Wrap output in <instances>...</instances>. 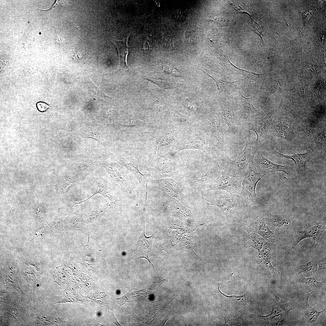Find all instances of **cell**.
I'll list each match as a JSON object with an SVG mask.
<instances>
[{
  "instance_id": "obj_2",
  "label": "cell",
  "mask_w": 326,
  "mask_h": 326,
  "mask_svg": "<svg viewBox=\"0 0 326 326\" xmlns=\"http://www.w3.org/2000/svg\"><path fill=\"white\" fill-rule=\"evenodd\" d=\"M264 175L257 171L252 162L249 164L245 174L242 183L241 193L244 202L246 203H254L258 200L256 193V187L258 182Z\"/></svg>"
},
{
  "instance_id": "obj_23",
  "label": "cell",
  "mask_w": 326,
  "mask_h": 326,
  "mask_svg": "<svg viewBox=\"0 0 326 326\" xmlns=\"http://www.w3.org/2000/svg\"><path fill=\"white\" fill-rule=\"evenodd\" d=\"M259 255L262 264L266 270L273 274H276L277 272L276 269L273 267L271 263L270 250L267 247L264 246L259 251Z\"/></svg>"
},
{
  "instance_id": "obj_27",
  "label": "cell",
  "mask_w": 326,
  "mask_h": 326,
  "mask_svg": "<svg viewBox=\"0 0 326 326\" xmlns=\"http://www.w3.org/2000/svg\"><path fill=\"white\" fill-rule=\"evenodd\" d=\"M234 70L242 75L245 79L252 80L259 82L262 80L264 75L263 74H257L252 72L241 69L233 66Z\"/></svg>"
},
{
  "instance_id": "obj_34",
  "label": "cell",
  "mask_w": 326,
  "mask_h": 326,
  "mask_svg": "<svg viewBox=\"0 0 326 326\" xmlns=\"http://www.w3.org/2000/svg\"><path fill=\"white\" fill-rule=\"evenodd\" d=\"M215 20L221 26H227L229 21L228 19L222 17H218L215 18Z\"/></svg>"
},
{
  "instance_id": "obj_37",
  "label": "cell",
  "mask_w": 326,
  "mask_h": 326,
  "mask_svg": "<svg viewBox=\"0 0 326 326\" xmlns=\"http://www.w3.org/2000/svg\"><path fill=\"white\" fill-rule=\"evenodd\" d=\"M186 106L192 110L196 111L198 109V106L195 103L193 102H188L186 104Z\"/></svg>"
},
{
  "instance_id": "obj_35",
  "label": "cell",
  "mask_w": 326,
  "mask_h": 326,
  "mask_svg": "<svg viewBox=\"0 0 326 326\" xmlns=\"http://www.w3.org/2000/svg\"><path fill=\"white\" fill-rule=\"evenodd\" d=\"M50 106L43 102H39L37 104V107L38 110L42 112L46 111L50 107Z\"/></svg>"
},
{
  "instance_id": "obj_33",
  "label": "cell",
  "mask_w": 326,
  "mask_h": 326,
  "mask_svg": "<svg viewBox=\"0 0 326 326\" xmlns=\"http://www.w3.org/2000/svg\"><path fill=\"white\" fill-rule=\"evenodd\" d=\"M173 115L175 120L181 124H186L188 122V120L186 117L177 111L173 112Z\"/></svg>"
},
{
  "instance_id": "obj_13",
  "label": "cell",
  "mask_w": 326,
  "mask_h": 326,
  "mask_svg": "<svg viewBox=\"0 0 326 326\" xmlns=\"http://www.w3.org/2000/svg\"><path fill=\"white\" fill-rule=\"evenodd\" d=\"M155 234H153L151 236L147 237L145 235V229L143 232L139 236L136 246V251L138 259L144 258L148 260L150 266L151 263L154 267L150 261L149 257L152 250L153 239Z\"/></svg>"
},
{
  "instance_id": "obj_40",
  "label": "cell",
  "mask_w": 326,
  "mask_h": 326,
  "mask_svg": "<svg viewBox=\"0 0 326 326\" xmlns=\"http://www.w3.org/2000/svg\"><path fill=\"white\" fill-rule=\"evenodd\" d=\"M274 296H275V298H276V300H277V301H279V300H280V298H279V297H277V296H276V295H275V294H274Z\"/></svg>"
},
{
  "instance_id": "obj_29",
  "label": "cell",
  "mask_w": 326,
  "mask_h": 326,
  "mask_svg": "<svg viewBox=\"0 0 326 326\" xmlns=\"http://www.w3.org/2000/svg\"><path fill=\"white\" fill-rule=\"evenodd\" d=\"M317 261L308 262L300 266L299 269V273H305L308 274L316 273L319 270Z\"/></svg>"
},
{
  "instance_id": "obj_30",
  "label": "cell",
  "mask_w": 326,
  "mask_h": 326,
  "mask_svg": "<svg viewBox=\"0 0 326 326\" xmlns=\"http://www.w3.org/2000/svg\"><path fill=\"white\" fill-rule=\"evenodd\" d=\"M258 231L262 235L269 239L272 240L276 238L274 232L270 231L264 222L262 221L258 222Z\"/></svg>"
},
{
  "instance_id": "obj_24",
  "label": "cell",
  "mask_w": 326,
  "mask_h": 326,
  "mask_svg": "<svg viewBox=\"0 0 326 326\" xmlns=\"http://www.w3.org/2000/svg\"><path fill=\"white\" fill-rule=\"evenodd\" d=\"M115 202L108 203L104 206L91 211L85 215L86 219L88 221H91L100 218L111 207Z\"/></svg>"
},
{
  "instance_id": "obj_4",
  "label": "cell",
  "mask_w": 326,
  "mask_h": 326,
  "mask_svg": "<svg viewBox=\"0 0 326 326\" xmlns=\"http://www.w3.org/2000/svg\"><path fill=\"white\" fill-rule=\"evenodd\" d=\"M243 180L222 172L221 176L211 182L207 190H221L226 191L231 194H240Z\"/></svg>"
},
{
  "instance_id": "obj_38",
  "label": "cell",
  "mask_w": 326,
  "mask_h": 326,
  "mask_svg": "<svg viewBox=\"0 0 326 326\" xmlns=\"http://www.w3.org/2000/svg\"><path fill=\"white\" fill-rule=\"evenodd\" d=\"M169 316H167L162 321L161 323L160 324V325L163 326L165 324V323L169 319Z\"/></svg>"
},
{
  "instance_id": "obj_10",
  "label": "cell",
  "mask_w": 326,
  "mask_h": 326,
  "mask_svg": "<svg viewBox=\"0 0 326 326\" xmlns=\"http://www.w3.org/2000/svg\"><path fill=\"white\" fill-rule=\"evenodd\" d=\"M274 154L277 156L290 159L294 162L296 171L298 174L300 176H304L306 173V167L308 162L311 158L312 153L310 150H307L302 153H297L291 155H286L278 152L274 149L273 150Z\"/></svg>"
},
{
  "instance_id": "obj_18",
  "label": "cell",
  "mask_w": 326,
  "mask_h": 326,
  "mask_svg": "<svg viewBox=\"0 0 326 326\" xmlns=\"http://www.w3.org/2000/svg\"><path fill=\"white\" fill-rule=\"evenodd\" d=\"M164 195L169 201L173 216L181 219L188 218L192 216L190 210L184 206L175 198L168 195Z\"/></svg>"
},
{
  "instance_id": "obj_25",
  "label": "cell",
  "mask_w": 326,
  "mask_h": 326,
  "mask_svg": "<svg viewBox=\"0 0 326 326\" xmlns=\"http://www.w3.org/2000/svg\"><path fill=\"white\" fill-rule=\"evenodd\" d=\"M211 166L208 165L195 173L192 179V182L197 185L205 182L210 176Z\"/></svg>"
},
{
  "instance_id": "obj_31",
  "label": "cell",
  "mask_w": 326,
  "mask_h": 326,
  "mask_svg": "<svg viewBox=\"0 0 326 326\" xmlns=\"http://www.w3.org/2000/svg\"><path fill=\"white\" fill-rule=\"evenodd\" d=\"M146 124V123L136 117H134L130 119L125 120L122 125L126 127L138 128L144 127L147 125Z\"/></svg>"
},
{
  "instance_id": "obj_15",
  "label": "cell",
  "mask_w": 326,
  "mask_h": 326,
  "mask_svg": "<svg viewBox=\"0 0 326 326\" xmlns=\"http://www.w3.org/2000/svg\"><path fill=\"white\" fill-rule=\"evenodd\" d=\"M205 73L215 82L219 90V94H221L227 95L239 89L242 87L243 83L242 80L229 82L223 80L218 79L214 76L210 75L206 72Z\"/></svg>"
},
{
  "instance_id": "obj_3",
  "label": "cell",
  "mask_w": 326,
  "mask_h": 326,
  "mask_svg": "<svg viewBox=\"0 0 326 326\" xmlns=\"http://www.w3.org/2000/svg\"><path fill=\"white\" fill-rule=\"evenodd\" d=\"M206 128L212 143L221 151L227 154L224 139L226 131L221 124L219 116L214 114L210 115L207 122Z\"/></svg>"
},
{
  "instance_id": "obj_12",
  "label": "cell",
  "mask_w": 326,
  "mask_h": 326,
  "mask_svg": "<svg viewBox=\"0 0 326 326\" xmlns=\"http://www.w3.org/2000/svg\"><path fill=\"white\" fill-rule=\"evenodd\" d=\"M164 194L178 199L183 200L184 195L181 190L179 183L171 178L161 179L154 181Z\"/></svg>"
},
{
  "instance_id": "obj_1",
  "label": "cell",
  "mask_w": 326,
  "mask_h": 326,
  "mask_svg": "<svg viewBox=\"0 0 326 326\" xmlns=\"http://www.w3.org/2000/svg\"><path fill=\"white\" fill-rule=\"evenodd\" d=\"M257 150L255 142L247 141L245 148L236 159L232 160L227 156L228 161L225 172L232 176L243 179L247 166L253 162Z\"/></svg>"
},
{
  "instance_id": "obj_7",
  "label": "cell",
  "mask_w": 326,
  "mask_h": 326,
  "mask_svg": "<svg viewBox=\"0 0 326 326\" xmlns=\"http://www.w3.org/2000/svg\"><path fill=\"white\" fill-rule=\"evenodd\" d=\"M223 118L228 126L225 134L235 138L241 136L245 130L244 126L235 114L233 107L228 104L221 105Z\"/></svg>"
},
{
  "instance_id": "obj_36",
  "label": "cell",
  "mask_w": 326,
  "mask_h": 326,
  "mask_svg": "<svg viewBox=\"0 0 326 326\" xmlns=\"http://www.w3.org/2000/svg\"><path fill=\"white\" fill-rule=\"evenodd\" d=\"M219 286H219V287H218V290H219V292L221 293V294H222L223 296H225L226 297V298L228 300H240V299H242V298L245 297V294H244L243 295H240V296L233 295V296H226V295H225L223 293H222L220 291V290H219Z\"/></svg>"
},
{
  "instance_id": "obj_21",
  "label": "cell",
  "mask_w": 326,
  "mask_h": 326,
  "mask_svg": "<svg viewBox=\"0 0 326 326\" xmlns=\"http://www.w3.org/2000/svg\"><path fill=\"white\" fill-rule=\"evenodd\" d=\"M308 133L311 135L312 139L316 145L321 149L325 152V133L321 129L312 128L307 129Z\"/></svg>"
},
{
  "instance_id": "obj_20",
  "label": "cell",
  "mask_w": 326,
  "mask_h": 326,
  "mask_svg": "<svg viewBox=\"0 0 326 326\" xmlns=\"http://www.w3.org/2000/svg\"><path fill=\"white\" fill-rule=\"evenodd\" d=\"M174 148L166 154L161 156L158 160V165L163 174L170 176L172 171L171 161L175 154L178 152Z\"/></svg>"
},
{
  "instance_id": "obj_9",
  "label": "cell",
  "mask_w": 326,
  "mask_h": 326,
  "mask_svg": "<svg viewBox=\"0 0 326 326\" xmlns=\"http://www.w3.org/2000/svg\"><path fill=\"white\" fill-rule=\"evenodd\" d=\"M292 121L289 118L283 117L276 121L271 119L268 134L270 133L283 139L292 141L294 137Z\"/></svg>"
},
{
  "instance_id": "obj_14",
  "label": "cell",
  "mask_w": 326,
  "mask_h": 326,
  "mask_svg": "<svg viewBox=\"0 0 326 326\" xmlns=\"http://www.w3.org/2000/svg\"><path fill=\"white\" fill-rule=\"evenodd\" d=\"M207 145L206 141L201 138H185L179 140L173 148L178 151L186 149H197L206 152Z\"/></svg>"
},
{
  "instance_id": "obj_26",
  "label": "cell",
  "mask_w": 326,
  "mask_h": 326,
  "mask_svg": "<svg viewBox=\"0 0 326 326\" xmlns=\"http://www.w3.org/2000/svg\"><path fill=\"white\" fill-rule=\"evenodd\" d=\"M247 244L248 246H252L259 251L267 244V242L260 236L255 234L252 233L247 238Z\"/></svg>"
},
{
  "instance_id": "obj_17",
  "label": "cell",
  "mask_w": 326,
  "mask_h": 326,
  "mask_svg": "<svg viewBox=\"0 0 326 326\" xmlns=\"http://www.w3.org/2000/svg\"><path fill=\"white\" fill-rule=\"evenodd\" d=\"M129 35L122 40H113L111 42L117 49L120 66L125 70L130 71L131 70L127 63V57L129 52L127 43Z\"/></svg>"
},
{
  "instance_id": "obj_16",
  "label": "cell",
  "mask_w": 326,
  "mask_h": 326,
  "mask_svg": "<svg viewBox=\"0 0 326 326\" xmlns=\"http://www.w3.org/2000/svg\"><path fill=\"white\" fill-rule=\"evenodd\" d=\"M229 196H225L223 197V202L221 205H217L209 203L203 200L207 205L216 206H218L222 211L232 213L238 209L241 201H243L241 196L234 194Z\"/></svg>"
},
{
  "instance_id": "obj_5",
  "label": "cell",
  "mask_w": 326,
  "mask_h": 326,
  "mask_svg": "<svg viewBox=\"0 0 326 326\" xmlns=\"http://www.w3.org/2000/svg\"><path fill=\"white\" fill-rule=\"evenodd\" d=\"M252 163L258 171L264 176L269 173L283 171L291 176L295 171L293 167L273 163L264 156L258 149Z\"/></svg>"
},
{
  "instance_id": "obj_8",
  "label": "cell",
  "mask_w": 326,
  "mask_h": 326,
  "mask_svg": "<svg viewBox=\"0 0 326 326\" xmlns=\"http://www.w3.org/2000/svg\"><path fill=\"white\" fill-rule=\"evenodd\" d=\"M271 116V113H270L261 119L243 125L245 130H251L256 133L257 138L255 143L257 149L267 137Z\"/></svg>"
},
{
  "instance_id": "obj_32",
  "label": "cell",
  "mask_w": 326,
  "mask_h": 326,
  "mask_svg": "<svg viewBox=\"0 0 326 326\" xmlns=\"http://www.w3.org/2000/svg\"><path fill=\"white\" fill-rule=\"evenodd\" d=\"M269 221L272 225L278 227H282L289 223L286 219L278 216H273L270 219Z\"/></svg>"
},
{
  "instance_id": "obj_11",
  "label": "cell",
  "mask_w": 326,
  "mask_h": 326,
  "mask_svg": "<svg viewBox=\"0 0 326 326\" xmlns=\"http://www.w3.org/2000/svg\"><path fill=\"white\" fill-rule=\"evenodd\" d=\"M325 228V225L324 224L320 222L302 231L299 232L295 238L290 252L301 240L306 238H311L313 239V243L312 246L317 244Z\"/></svg>"
},
{
  "instance_id": "obj_22",
  "label": "cell",
  "mask_w": 326,
  "mask_h": 326,
  "mask_svg": "<svg viewBox=\"0 0 326 326\" xmlns=\"http://www.w3.org/2000/svg\"><path fill=\"white\" fill-rule=\"evenodd\" d=\"M94 179L97 184V189L96 191L89 198L84 200L78 202H74L71 201L73 203L72 207L76 204L81 203L87 200L92 197L98 193L102 195L104 197L112 201L113 197L110 194L104 180L101 178L99 177H94Z\"/></svg>"
},
{
  "instance_id": "obj_39",
  "label": "cell",
  "mask_w": 326,
  "mask_h": 326,
  "mask_svg": "<svg viewBox=\"0 0 326 326\" xmlns=\"http://www.w3.org/2000/svg\"><path fill=\"white\" fill-rule=\"evenodd\" d=\"M81 57H82V55H81V54L80 53H78L75 54V55L73 57L74 58V59H77L80 58H81Z\"/></svg>"
},
{
  "instance_id": "obj_6",
  "label": "cell",
  "mask_w": 326,
  "mask_h": 326,
  "mask_svg": "<svg viewBox=\"0 0 326 326\" xmlns=\"http://www.w3.org/2000/svg\"><path fill=\"white\" fill-rule=\"evenodd\" d=\"M237 105L238 119L244 125L254 121L259 113L257 106L253 97L247 98L241 93Z\"/></svg>"
},
{
  "instance_id": "obj_19",
  "label": "cell",
  "mask_w": 326,
  "mask_h": 326,
  "mask_svg": "<svg viewBox=\"0 0 326 326\" xmlns=\"http://www.w3.org/2000/svg\"><path fill=\"white\" fill-rule=\"evenodd\" d=\"M121 160L123 165L131 171L139 180L140 185H143L146 180L145 175L142 174L138 168L137 159L134 156L128 157H121Z\"/></svg>"
},
{
  "instance_id": "obj_28",
  "label": "cell",
  "mask_w": 326,
  "mask_h": 326,
  "mask_svg": "<svg viewBox=\"0 0 326 326\" xmlns=\"http://www.w3.org/2000/svg\"><path fill=\"white\" fill-rule=\"evenodd\" d=\"M175 139L174 136L170 133H166L159 136L155 142L156 148L158 150L161 147L169 145Z\"/></svg>"
}]
</instances>
